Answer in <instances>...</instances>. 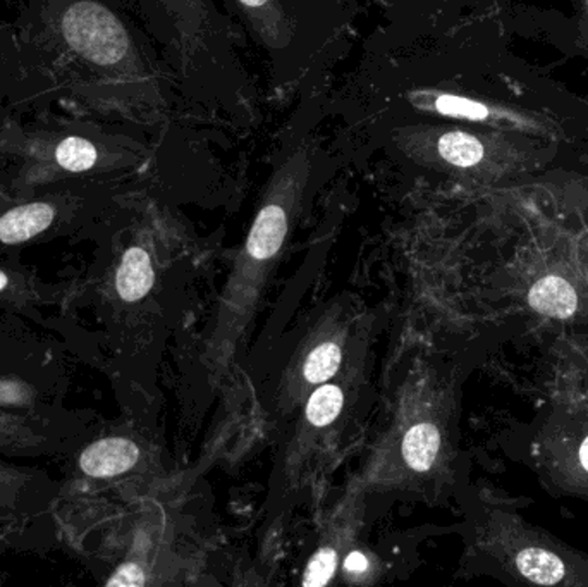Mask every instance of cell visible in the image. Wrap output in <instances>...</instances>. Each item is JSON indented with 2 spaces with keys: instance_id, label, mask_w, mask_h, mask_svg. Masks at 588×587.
I'll return each instance as SVG.
<instances>
[{
  "instance_id": "obj_1",
  "label": "cell",
  "mask_w": 588,
  "mask_h": 587,
  "mask_svg": "<svg viewBox=\"0 0 588 587\" xmlns=\"http://www.w3.org/2000/svg\"><path fill=\"white\" fill-rule=\"evenodd\" d=\"M312 172V151L298 147L274 171L260 202L243 249L236 257L224 286L211 335L205 342L203 362L211 374L228 371L236 350L252 323L268 276L285 250L297 223Z\"/></svg>"
},
{
  "instance_id": "obj_2",
  "label": "cell",
  "mask_w": 588,
  "mask_h": 587,
  "mask_svg": "<svg viewBox=\"0 0 588 587\" xmlns=\"http://www.w3.org/2000/svg\"><path fill=\"white\" fill-rule=\"evenodd\" d=\"M349 327L348 315L336 307L310 327L280 375L276 392L280 416L300 410L316 387L341 372L349 351Z\"/></svg>"
},
{
  "instance_id": "obj_3",
  "label": "cell",
  "mask_w": 588,
  "mask_h": 587,
  "mask_svg": "<svg viewBox=\"0 0 588 587\" xmlns=\"http://www.w3.org/2000/svg\"><path fill=\"white\" fill-rule=\"evenodd\" d=\"M361 362L355 360L349 369V363L341 372L327 381L307 398L298 420L295 434L289 440L283 455L280 465V478L285 481L295 482L303 474L304 467L321 452L331 438L336 436L339 426L345 422L348 412L349 395L357 392V381L360 380Z\"/></svg>"
},
{
  "instance_id": "obj_4",
  "label": "cell",
  "mask_w": 588,
  "mask_h": 587,
  "mask_svg": "<svg viewBox=\"0 0 588 587\" xmlns=\"http://www.w3.org/2000/svg\"><path fill=\"white\" fill-rule=\"evenodd\" d=\"M443 441V431L437 422L427 417L413 419L410 405L403 402L381 460L391 458V478L387 481L399 484L406 479L411 481L417 476H427L441 457Z\"/></svg>"
},
{
  "instance_id": "obj_5",
  "label": "cell",
  "mask_w": 588,
  "mask_h": 587,
  "mask_svg": "<svg viewBox=\"0 0 588 587\" xmlns=\"http://www.w3.org/2000/svg\"><path fill=\"white\" fill-rule=\"evenodd\" d=\"M65 40L95 64L116 65L127 59L130 38L118 17L94 2H77L62 20Z\"/></svg>"
},
{
  "instance_id": "obj_6",
  "label": "cell",
  "mask_w": 588,
  "mask_h": 587,
  "mask_svg": "<svg viewBox=\"0 0 588 587\" xmlns=\"http://www.w3.org/2000/svg\"><path fill=\"white\" fill-rule=\"evenodd\" d=\"M345 508L339 511V518L331 523L329 529L322 539L319 550L310 556L309 565L303 572V586H327L333 580L339 563V553L346 548L349 536L353 535L355 524L360 515V502L358 496L348 498Z\"/></svg>"
},
{
  "instance_id": "obj_7",
  "label": "cell",
  "mask_w": 588,
  "mask_h": 587,
  "mask_svg": "<svg viewBox=\"0 0 588 587\" xmlns=\"http://www.w3.org/2000/svg\"><path fill=\"white\" fill-rule=\"evenodd\" d=\"M140 448L127 438H106L89 445L80 457V467L89 478H115L139 464Z\"/></svg>"
},
{
  "instance_id": "obj_8",
  "label": "cell",
  "mask_w": 588,
  "mask_h": 587,
  "mask_svg": "<svg viewBox=\"0 0 588 587\" xmlns=\"http://www.w3.org/2000/svg\"><path fill=\"white\" fill-rule=\"evenodd\" d=\"M256 37L271 49L291 44L292 23L280 0H236Z\"/></svg>"
},
{
  "instance_id": "obj_9",
  "label": "cell",
  "mask_w": 588,
  "mask_h": 587,
  "mask_svg": "<svg viewBox=\"0 0 588 587\" xmlns=\"http://www.w3.org/2000/svg\"><path fill=\"white\" fill-rule=\"evenodd\" d=\"M154 281L155 271L151 253L142 247L128 249L116 276L119 297L124 302H139L152 290Z\"/></svg>"
},
{
  "instance_id": "obj_10",
  "label": "cell",
  "mask_w": 588,
  "mask_h": 587,
  "mask_svg": "<svg viewBox=\"0 0 588 587\" xmlns=\"http://www.w3.org/2000/svg\"><path fill=\"white\" fill-rule=\"evenodd\" d=\"M56 208L49 204H28L9 211L0 217V241L16 245L37 237L52 225Z\"/></svg>"
},
{
  "instance_id": "obj_11",
  "label": "cell",
  "mask_w": 588,
  "mask_h": 587,
  "mask_svg": "<svg viewBox=\"0 0 588 587\" xmlns=\"http://www.w3.org/2000/svg\"><path fill=\"white\" fill-rule=\"evenodd\" d=\"M528 302L539 314L554 319H568L576 312L578 295L566 279L548 276L531 286Z\"/></svg>"
},
{
  "instance_id": "obj_12",
  "label": "cell",
  "mask_w": 588,
  "mask_h": 587,
  "mask_svg": "<svg viewBox=\"0 0 588 587\" xmlns=\"http://www.w3.org/2000/svg\"><path fill=\"white\" fill-rule=\"evenodd\" d=\"M434 154L453 168H473L482 163L485 148L477 136L465 131L449 130L435 136Z\"/></svg>"
},
{
  "instance_id": "obj_13",
  "label": "cell",
  "mask_w": 588,
  "mask_h": 587,
  "mask_svg": "<svg viewBox=\"0 0 588 587\" xmlns=\"http://www.w3.org/2000/svg\"><path fill=\"white\" fill-rule=\"evenodd\" d=\"M516 567L525 579L539 586H556L566 572L560 556L542 548H525L519 551Z\"/></svg>"
},
{
  "instance_id": "obj_14",
  "label": "cell",
  "mask_w": 588,
  "mask_h": 587,
  "mask_svg": "<svg viewBox=\"0 0 588 587\" xmlns=\"http://www.w3.org/2000/svg\"><path fill=\"white\" fill-rule=\"evenodd\" d=\"M58 163L65 171L82 172L94 168L98 159L97 148L88 140L80 136H70L62 140L61 145L56 152Z\"/></svg>"
},
{
  "instance_id": "obj_15",
  "label": "cell",
  "mask_w": 588,
  "mask_h": 587,
  "mask_svg": "<svg viewBox=\"0 0 588 587\" xmlns=\"http://www.w3.org/2000/svg\"><path fill=\"white\" fill-rule=\"evenodd\" d=\"M429 100L437 115L447 116V118L468 119V121H483L489 118L488 107L470 98L443 94L434 95Z\"/></svg>"
},
{
  "instance_id": "obj_16",
  "label": "cell",
  "mask_w": 588,
  "mask_h": 587,
  "mask_svg": "<svg viewBox=\"0 0 588 587\" xmlns=\"http://www.w3.org/2000/svg\"><path fill=\"white\" fill-rule=\"evenodd\" d=\"M145 584V572L136 563H124L118 571L115 572V575L107 580V586L115 587H140Z\"/></svg>"
},
{
  "instance_id": "obj_17",
  "label": "cell",
  "mask_w": 588,
  "mask_h": 587,
  "mask_svg": "<svg viewBox=\"0 0 588 587\" xmlns=\"http://www.w3.org/2000/svg\"><path fill=\"white\" fill-rule=\"evenodd\" d=\"M367 565H369V562L360 551H353L345 562L346 572H349V574H363L367 571Z\"/></svg>"
},
{
  "instance_id": "obj_18",
  "label": "cell",
  "mask_w": 588,
  "mask_h": 587,
  "mask_svg": "<svg viewBox=\"0 0 588 587\" xmlns=\"http://www.w3.org/2000/svg\"><path fill=\"white\" fill-rule=\"evenodd\" d=\"M172 2L178 4V11L181 14H184V9H190L193 17L202 16V14H200V2H202V0H172Z\"/></svg>"
},
{
  "instance_id": "obj_19",
  "label": "cell",
  "mask_w": 588,
  "mask_h": 587,
  "mask_svg": "<svg viewBox=\"0 0 588 587\" xmlns=\"http://www.w3.org/2000/svg\"><path fill=\"white\" fill-rule=\"evenodd\" d=\"M580 460L585 469L588 470V438L584 441V445L580 448Z\"/></svg>"
},
{
  "instance_id": "obj_20",
  "label": "cell",
  "mask_w": 588,
  "mask_h": 587,
  "mask_svg": "<svg viewBox=\"0 0 588 587\" xmlns=\"http://www.w3.org/2000/svg\"><path fill=\"white\" fill-rule=\"evenodd\" d=\"M5 286H8V276L0 271V291L4 290Z\"/></svg>"
},
{
  "instance_id": "obj_21",
  "label": "cell",
  "mask_w": 588,
  "mask_h": 587,
  "mask_svg": "<svg viewBox=\"0 0 588 587\" xmlns=\"http://www.w3.org/2000/svg\"><path fill=\"white\" fill-rule=\"evenodd\" d=\"M587 2H588V0H587Z\"/></svg>"
}]
</instances>
